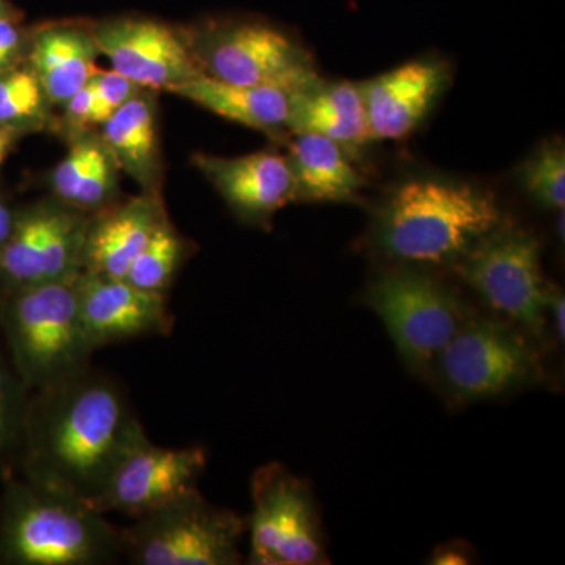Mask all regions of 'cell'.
<instances>
[{"label":"cell","instance_id":"1","mask_svg":"<svg viewBox=\"0 0 565 565\" xmlns=\"http://www.w3.org/2000/svg\"><path fill=\"white\" fill-rule=\"evenodd\" d=\"M147 438L121 385L90 364L29 396L18 475L88 505Z\"/></svg>","mask_w":565,"mask_h":565},{"label":"cell","instance_id":"2","mask_svg":"<svg viewBox=\"0 0 565 565\" xmlns=\"http://www.w3.org/2000/svg\"><path fill=\"white\" fill-rule=\"evenodd\" d=\"M503 222L497 196L478 182L415 173L394 182L379 203L373 243L403 266H456Z\"/></svg>","mask_w":565,"mask_h":565},{"label":"cell","instance_id":"3","mask_svg":"<svg viewBox=\"0 0 565 565\" xmlns=\"http://www.w3.org/2000/svg\"><path fill=\"white\" fill-rule=\"evenodd\" d=\"M3 484L0 564L109 565L121 559V527L106 515L21 476Z\"/></svg>","mask_w":565,"mask_h":565},{"label":"cell","instance_id":"4","mask_svg":"<svg viewBox=\"0 0 565 565\" xmlns=\"http://www.w3.org/2000/svg\"><path fill=\"white\" fill-rule=\"evenodd\" d=\"M76 278L0 294V327L13 370L31 393L92 364L95 351L82 329Z\"/></svg>","mask_w":565,"mask_h":565},{"label":"cell","instance_id":"5","mask_svg":"<svg viewBox=\"0 0 565 565\" xmlns=\"http://www.w3.org/2000/svg\"><path fill=\"white\" fill-rule=\"evenodd\" d=\"M202 73L294 93L318 81L313 57L292 33L258 18H218L185 29Z\"/></svg>","mask_w":565,"mask_h":565},{"label":"cell","instance_id":"6","mask_svg":"<svg viewBox=\"0 0 565 565\" xmlns=\"http://www.w3.org/2000/svg\"><path fill=\"white\" fill-rule=\"evenodd\" d=\"M245 534L247 519L193 490L121 527L122 557L134 565H236Z\"/></svg>","mask_w":565,"mask_h":565},{"label":"cell","instance_id":"7","mask_svg":"<svg viewBox=\"0 0 565 565\" xmlns=\"http://www.w3.org/2000/svg\"><path fill=\"white\" fill-rule=\"evenodd\" d=\"M363 302L381 318L405 364L422 375L434 370L470 316L445 282L403 264L379 274L364 289Z\"/></svg>","mask_w":565,"mask_h":565},{"label":"cell","instance_id":"8","mask_svg":"<svg viewBox=\"0 0 565 565\" xmlns=\"http://www.w3.org/2000/svg\"><path fill=\"white\" fill-rule=\"evenodd\" d=\"M455 267L494 313L535 334L544 332L552 286L542 273L541 243L533 234L504 221Z\"/></svg>","mask_w":565,"mask_h":565},{"label":"cell","instance_id":"9","mask_svg":"<svg viewBox=\"0 0 565 565\" xmlns=\"http://www.w3.org/2000/svg\"><path fill=\"white\" fill-rule=\"evenodd\" d=\"M434 370L452 399L473 404L531 384L541 367L526 338L508 323L468 316Z\"/></svg>","mask_w":565,"mask_h":565},{"label":"cell","instance_id":"10","mask_svg":"<svg viewBox=\"0 0 565 565\" xmlns=\"http://www.w3.org/2000/svg\"><path fill=\"white\" fill-rule=\"evenodd\" d=\"M248 563L329 564L318 505L310 487L280 463L264 465L252 479Z\"/></svg>","mask_w":565,"mask_h":565},{"label":"cell","instance_id":"11","mask_svg":"<svg viewBox=\"0 0 565 565\" xmlns=\"http://www.w3.org/2000/svg\"><path fill=\"white\" fill-rule=\"evenodd\" d=\"M88 217L52 196L17 210L9 239L0 247L2 291L77 277Z\"/></svg>","mask_w":565,"mask_h":565},{"label":"cell","instance_id":"12","mask_svg":"<svg viewBox=\"0 0 565 565\" xmlns=\"http://www.w3.org/2000/svg\"><path fill=\"white\" fill-rule=\"evenodd\" d=\"M92 28L111 70L145 90L170 92L202 73L185 29L147 17L109 18Z\"/></svg>","mask_w":565,"mask_h":565},{"label":"cell","instance_id":"13","mask_svg":"<svg viewBox=\"0 0 565 565\" xmlns=\"http://www.w3.org/2000/svg\"><path fill=\"white\" fill-rule=\"evenodd\" d=\"M206 465V451L200 446L162 448L147 438L121 460L88 508L137 519L199 490Z\"/></svg>","mask_w":565,"mask_h":565},{"label":"cell","instance_id":"14","mask_svg":"<svg viewBox=\"0 0 565 565\" xmlns=\"http://www.w3.org/2000/svg\"><path fill=\"white\" fill-rule=\"evenodd\" d=\"M76 292L82 329L93 351L172 330L174 319L166 294L92 273L77 275Z\"/></svg>","mask_w":565,"mask_h":565},{"label":"cell","instance_id":"15","mask_svg":"<svg viewBox=\"0 0 565 565\" xmlns=\"http://www.w3.org/2000/svg\"><path fill=\"white\" fill-rule=\"evenodd\" d=\"M451 79L445 58L426 55L359 82L373 140L412 136L444 98Z\"/></svg>","mask_w":565,"mask_h":565},{"label":"cell","instance_id":"16","mask_svg":"<svg viewBox=\"0 0 565 565\" xmlns=\"http://www.w3.org/2000/svg\"><path fill=\"white\" fill-rule=\"evenodd\" d=\"M192 163L239 221L267 226L278 211L296 203L288 159L277 151L225 156L195 152Z\"/></svg>","mask_w":565,"mask_h":565},{"label":"cell","instance_id":"17","mask_svg":"<svg viewBox=\"0 0 565 565\" xmlns=\"http://www.w3.org/2000/svg\"><path fill=\"white\" fill-rule=\"evenodd\" d=\"M166 215L162 192L143 191L92 214L82 245V273L125 278Z\"/></svg>","mask_w":565,"mask_h":565},{"label":"cell","instance_id":"18","mask_svg":"<svg viewBox=\"0 0 565 565\" xmlns=\"http://www.w3.org/2000/svg\"><path fill=\"white\" fill-rule=\"evenodd\" d=\"M99 57L92 22L54 21L29 32L24 63L58 109L90 82Z\"/></svg>","mask_w":565,"mask_h":565},{"label":"cell","instance_id":"19","mask_svg":"<svg viewBox=\"0 0 565 565\" xmlns=\"http://www.w3.org/2000/svg\"><path fill=\"white\" fill-rule=\"evenodd\" d=\"M285 152L294 180L296 203H359L366 178L351 152L318 134H289Z\"/></svg>","mask_w":565,"mask_h":565},{"label":"cell","instance_id":"20","mask_svg":"<svg viewBox=\"0 0 565 565\" xmlns=\"http://www.w3.org/2000/svg\"><path fill=\"white\" fill-rule=\"evenodd\" d=\"M289 134H318L356 152L373 143L359 82L326 81L291 93Z\"/></svg>","mask_w":565,"mask_h":565},{"label":"cell","instance_id":"21","mask_svg":"<svg viewBox=\"0 0 565 565\" xmlns=\"http://www.w3.org/2000/svg\"><path fill=\"white\" fill-rule=\"evenodd\" d=\"M169 93L275 140L285 141L289 137L291 93L282 88L230 84L200 73Z\"/></svg>","mask_w":565,"mask_h":565},{"label":"cell","instance_id":"22","mask_svg":"<svg viewBox=\"0 0 565 565\" xmlns=\"http://www.w3.org/2000/svg\"><path fill=\"white\" fill-rule=\"evenodd\" d=\"M121 172L143 192H162L158 92L141 90L98 128Z\"/></svg>","mask_w":565,"mask_h":565},{"label":"cell","instance_id":"23","mask_svg":"<svg viewBox=\"0 0 565 565\" xmlns=\"http://www.w3.org/2000/svg\"><path fill=\"white\" fill-rule=\"evenodd\" d=\"M121 169L98 129L66 141V154L52 169V199L95 214L120 200Z\"/></svg>","mask_w":565,"mask_h":565},{"label":"cell","instance_id":"24","mask_svg":"<svg viewBox=\"0 0 565 565\" xmlns=\"http://www.w3.org/2000/svg\"><path fill=\"white\" fill-rule=\"evenodd\" d=\"M0 126L32 132L57 129V114L25 63L0 71Z\"/></svg>","mask_w":565,"mask_h":565},{"label":"cell","instance_id":"25","mask_svg":"<svg viewBox=\"0 0 565 565\" xmlns=\"http://www.w3.org/2000/svg\"><path fill=\"white\" fill-rule=\"evenodd\" d=\"M191 255V241L185 239L170 221L169 215H166L156 226L125 278L145 291L167 296L181 267Z\"/></svg>","mask_w":565,"mask_h":565},{"label":"cell","instance_id":"26","mask_svg":"<svg viewBox=\"0 0 565 565\" xmlns=\"http://www.w3.org/2000/svg\"><path fill=\"white\" fill-rule=\"evenodd\" d=\"M516 181L533 203L563 212L565 204V147L559 137L542 141L516 169Z\"/></svg>","mask_w":565,"mask_h":565},{"label":"cell","instance_id":"27","mask_svg":"<svg viewBox=\"0 0 565 565\" xmlns=\"http://www.w3.org/2000/svg\"><path fill=\"white\" fill-rule=\"evenodd\" d=\"M31 392L0 353V479L20 470L22 433Z\"/></svg>","mask_w":565,"mask_h":565},{"label":"cell","instance_id":"28","mask_svg":"<svg viewBox=\"0 0 565 565\" xmlns=\"http://www.w3.org/2000/svg\"><path fill=\"white\" fill-rule=\"evenodd\" d=\"M58 109L55 134L65 141L99 128L98 107L90 84L74 93Z\"/></svg>","mask_w":565,"mask_h":565},{"label":"cell","instance_id":"29","mask_svg":"<svg viewBox=\"0 0 565 565\" xmlns=\"http://www.w3.org/2000/svg\"><path fill=\"white\" fill-rule=\"evenodd\" d=\"M95 93L96 107H98L99 126L103 125L111 114H115L129 99L139 95L145 88L134 84L128 77L117 73L115 70L98 68L93 74L90 82Z\"/></svg>","mask_w":565,"mask_h":565},{"label":"cell","instance_id":"30","mask_svg":"<svg viewBox=\"0 0 565 565\" xmlns=\"http://www.w3.org/2000/svg\"><path fill=\"white\" fill-rule=\"evenodd\" d=\"M29 32L20 24L17 14L0 18V71L24 63Z\"/></svg>","mask_w":565,"mask_h":565},{"label":"cell","instance_id":"31","mask_svg":"<svg viewBox=\"0 0 565 565\" xmlns=\"http://www.w3.org/2000/svg\"><path fill=\"white\" fill-rule=\"evenodd\" d=\"M470 550L460 546L459 542L438 546L430 563L435 565H462L471 563Z\"/></svg>","mask_w":565,"mask_h":565},{"label":"cell","instance_id":"32","mask_svg":"<svg viewBox=\"0 0 565 565\" xmlns=\"http://www.w3.org/2000/svg\"><path fill=\"white\" fill-rule=\"evenodd\" d=\"M546 318L553 322L555 333L561 341L565 337V300L563 291L557 288L550 289L548 310H546Z\"/></svg>","mask_w":565,"mask_h":565},{"label":"cell","instance_id":"33","mask_svg":"<svg viewBox=\"0 0 565 565\" xmlns=\"http://www.w3.org/2000/svg\"><path fill=\"white\" fill-rule=\"evenodd\" d=\"M22 137H24V134L17 131V129L0 126V167L7 161L10 152L13 151L14 145H17Z\"/></svg>","mask_w":565,"mask_h":565},{"label":"cell","instance_id":"34","mask_svg":"<svg viewBox=\"0 0 565 565\" xmlns=\"http://www.w3.org/2000/svg\"><path fill=\"white\" fill-rule=\"evenodd\" d=\"M14 215H17V210H11L9 203L0 196V247L9 239L11 228H13Z\"/></svg>","mask_w":565,"mask_h":565},{"label":"cell","instance_id":"35","mask_svg":"<svg viewBox=\"0 0 565 565\" xmlns=\"http://www.w3.org/2000/svg\"><path fill=\"white\" fill-rule=\"evenodd\" d=\"M13 14L17 13H14V10L11 9L9 3H7L6 0H0V18L13 17Z\"/></svg>","mask_w":565,"mask_h":565}]
</instances>
